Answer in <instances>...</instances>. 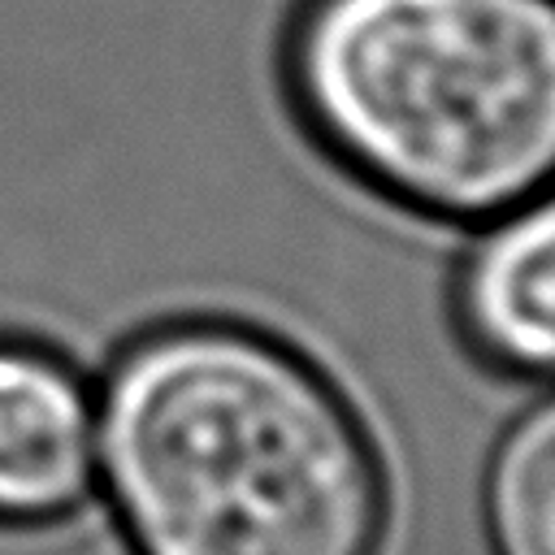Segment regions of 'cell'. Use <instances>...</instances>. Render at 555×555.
Masks as SVG:
<instances>
[{"label":"cell","instance_id":"obj_1","mask_svg":"<svg viewBox=\"0 0 555 555\" xmlns=\"http://www.w3.org/2000/svg\"><path fill=\"white\" fill-rule=\"evenodd\" d=\"M95 494L126 555H382L390 481L338 382L273 330L182 312L95 377Z\"/></svg>","mask_w":555,"mask_h":555},{"label":"cell","instance_id":"obj_2","mask_svg":"<svg viewBox=\"0 0 555 555\" xmlns=\"http://www.w3.org/2000/svg\"><path fill=\"white\" fill-rule=\"evenodd\" d=\"M308 139L382 204L477 230L555 191V0H304Z\"/></svg>","mask_w":555,"mask_h":555},{"label":"cell","instance_id":"obj_3","mask_svg":"<svg viewBox=\"0 0 555 555\" xmlns=\"http://www.w3.org/2000/svg\"><path fill=\"white\" fill-rule=\"evenodd\" d=\"M95 494V377L56 343L0 330V533L69 525Z\"/></svg>","mask_w":555,"mask_h":555},{"label":"cell","instance_id":"obj_4","mask_svg":"<svg viewBox=\"0 0 555 555\" xmlns=\"http://www.w3.org/2000/svg\"><path fill=\"white\" fill-rule=\"evenodd\" d=\"M451 321L481 369L555 386V191L477 225L451 273Z\"/></svg>","mask_w":555,"mask_h":555},{"label":"cell","instance_id":"obj_5","mask_svg":"<svg viewBox=\"0 0 555 555\" xmlns=\"http://www.w3.org/2000/svg\"><path fill=\"white\" fill-rule=\"evenodd\" d=\"M481 533L490 555H555V386L494 434L481 468Z\"/></svg>","mask_w":555,"mask_h":555}]
</instances>
